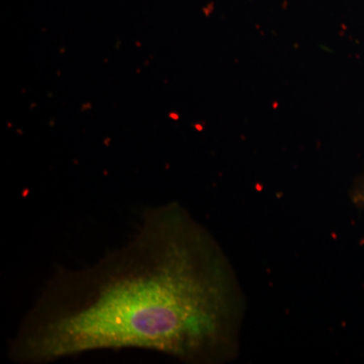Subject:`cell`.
<instances>
[{
	"label": "cell",
	"instance_id": "cell-1",
	"mask_svg": "<svg viewBox=\"0 0 364 364\" xmlns=\"http://www.w3.org/2000/svg\"><path fill=\"white\" fill-rule=\"evenodd\" d=\"M247 301L214 235L177 203L144 208L126 245L95 264L60 267L21 321L9 358L47 364L136 348L188 364L240 352Z\"/></svg>",
	"mask_w": 364,
	"mask_h": 364
},
{
	"label": "cell",
	"instance_id": "cell-2",
	"mask_svg": "<svg viewBox=\"0 0 364 364\" xmlns=\"http://www.w3.org/2000/svg\"><path fill=\"white\" fill-rule=\"evenodd\" d=\"M349 198L353 207L364 213V172L352 186Z\"/></svg>",
	"mask_w": 364,
	"mask_h": 364
}]
</instances>
